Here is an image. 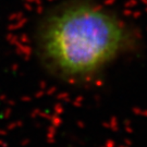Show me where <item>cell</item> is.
<instances>
[{
  "instance_id": "obj_1",
  "label": "cell",
  "mask_w": 147,
  "mask_h": 147,
  "mask_svg": "<svg viewBox=\"0 0 147 147\" xmlns=\"http://www.w3.org/2000/svg\"><path fill=\"white\" fill-rule=\"evenodd\" d=\"M132 22L101 0H57L33 25L32 48L42 68L68 83H86L136 51Z\"/></svg>"
}]
</instances>
